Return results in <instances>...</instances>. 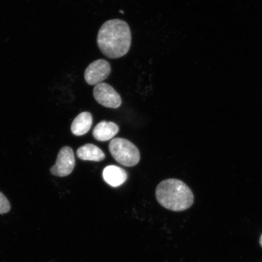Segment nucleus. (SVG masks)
Segmentation results:
<instances>
[{"instance_id": "f257e3e1", "label": "nucleus", "mask_w": 262, "mask_h": 262, "mask_svg": "<svg viewBox=\"0 0 262 262\" xmlns=\"http://www.w3.org/2000/svg\"><path fill=\"white\" fill-rule=\"evenodd\" d=\"M132 36L129 26L120 19H110L101 26L97 42L98 48L106 57L119 58L129 52Z\"/></svg>"}, {"instance_id": "f03ea898", "label": "nucleus", "mask_w": 262, "mask_h": 262, "mask_svg": "<svg viewBox=\"0 0 262 262\" xmlns=\"http://www.w3.org/2000/svg\"><path fill=\"white\" fill-rule=\"evenodd\" d=\"M156 196L163 207L175 212L186 210L194 202L191 189L186 183L176 179L164 180L160 182L157 186Z\"/></svg>"}, {"instance_id": "7ed1b4c3", "label": "nucleus", "mask_w": 262, "mask_h": 262, "mask_svg": "<svg viewBox=\"0 0 262 262\" xmlns=\"http://www.w3.org/2000/svg\"><path fill=\"white\" fill-rule=\"evenodd\" d=\"M109 149L113 158L122 165L133 167L140 162V154L139 149L128 140L114 139L110 143Z\"/></svg>"}, {"instance_id": "20e7f679", "label": "nucleus", "mask_w": 262, "mask_h": 262, "mask_svg": "<svg viewBox=\"0 0 262 262\" xmlns=\"http://www.w3.org/2000/svg\"><path fill=\"white\" fill-rule=\"evenodd\" d=\"M93 95L97 103L104 107L117 109L122 105V98L109 84L101 83L96 85Z\"/></svg>"}, {"instance_id": "39448f33", "label": "nucleus", "mask_w": 262, "mask_h": 262, "mask_svg": "<svg viewBox=\"0 0 262 262\" xmlns=\"http://www.w3.org/2000/svg\"><path fill=\"white\" fill-rule=\"evenodd\" d=\"M75 160L73 149L64 146L59 152L56 163L52 167L50 171L52 175L57 177H66L73 171Z\"/></svg>"}, {"instance_id": "423d86ee", "label": "nucleus", "mask_w": 262, "mask_h": 262, "mask_svg": "<svg viewBox=\"0 0 262 262\" xmlns=\"http://www.w3.org/2000/svg\"><path fill=\"white\" fill-rule=\"evenodd\" d=\"M111 73L109 62L99 59L91 63L84 72V79L88 84L97 85L107 79Z\"/></svg>"}, {"instance_id": "0eeeda50", "label": "nucleus", "mask_w": 262, "mask_h": 262, "mask_svg": "<svg viewBox=\"0 0 262 262\" xmlns=\"http://www.w3.org/2000/svg\"><path fill=\"white\" fill-rule=\"evenodd\" d=\"M103 178L108 185L116 188L126 181L127 174L124 169L119 166L110 165L104 169Z\"/></svg>"}, {"instance_id": "6e6552de", "label": "nucleus", "mask_w": 262, "mask_h": 262, "mask_svg": "<svg viewBox=\"0 0 262 262\" xmlns=\"http://www.w3.org/2000/svg\"><path fill=\"white\" fill-rule=\"evenodd\" d=\"M119 131V127L112 122L101 121L94 127L93 134L95 139L100 142L112 139Z\"/></svg>"}, {"instance_id": "1a4fd4ad", "label": "nucleus", "mask_w": 262, "mask_h": 262, "mask_svg": "<svg viewBox=\"0 0 262 262\" xmlns=\"http://www.w3.org/2000/svg\"><path fill=\"white\" fill-rule=\"evenodd\" d=\"M93 119L92 114L89 112H83L75 117L71 124L72 133L75 136H81L84 135L91 129L93 124Z\"/></svg>"}, {"instance_id": "9d476101", "label": "nucleus", "mask_w": 262, "mask_h": 262, "mask_svg": "<svg viewBox=\"0 0 262 262\" xmlns=\"http://www.w3.org/2000/svg\"><path fill=\"white\" fill-rule=\"evenodd\" d=\"M77 155L85 161L101 162L105 159L103 150L93 144L88 143L77 149Z\"/></svg>"}, {"instance_id": "9b49d317", "label": "nucleus", "mask_w": 262, "mask_h": 262, "mask_svg": "<svg viewBox=\"0 0 262 262\" xmlns=\"http://www.w3.org/2000/svg\"><path fill=\"white\" fill-rule=\"evenodd\" d=\"M11 209V205L7 198L0 192V214H6Z\"/></svg>"}, {"instance_id": "f8f14e48", "label": "nucleus", "mask_w": 262, "mask_h": 262, "mask_svg": "<svg viewBox=\"0 0 262 262\" xmlns=\"http://www.w3.org/2000/svg\"><path fill=\"white\" fill-rule=\"evenodd\" d=\"M260 244L261 247H262V234H261L260 238Z\"/></svg>"}]
</instances>
